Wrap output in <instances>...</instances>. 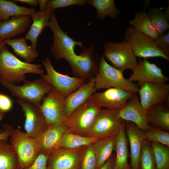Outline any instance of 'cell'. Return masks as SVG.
I'll return each mask as SVG.
<instances>
[{
	"instance_id": "obj_1",
	"label": "cell",
	"mask_w": 169,
	"mask_h": 169,
	"mask_svg": "<svg viewBox=\"0 0 169 169\" xmlns=\"http://www.w3.org/2000/svg\"><path fill=\"white\" fill-rule=\"evenodd\" d=\"M40 64H32L22 61L11 53L7 47L0 53V78L14 84L25 80V74H44Z\"/></svg>"
},
{
	"instance_id": "obj_2",
	"label": "cell",
	"mask_w": 169,
	"mask_h": 169,
	"mask_svg": "<svg viewBox=\"0 0 169 169\" xmlns=\"http://www.w3.org/2000/svg\"><path fill=\"white\" fill-rule=\"evenodd\" d=\"M99 66L98 72L95 77L96 91L116 87L133 94L138 93L139 88L137 84L125 78L123 71L109 64L103 55L100 57Z\"/></svg>"
},
{
	"instance_id": "obj_3",
	"label": "cell",
	"mask_w": 169,
	"mask_h": 169,
	"mask_svg": "<svg viewBox=\"0 0 169 169\" xmlns=\"http://www.w3.org/2000/svg\"><path fill=\"white\" fill-rule=\"evenodd\" d=\"M101 109L91 97L74 110L67 117L64 123L67 131L87 136Z\"/></svg>"
},
{
	"instance_id": "obj_4",
	"label": "cell",
	"mask_w": 169,
	"mask_h": 169,
	"mask_svg": "<svg viewBox=\"0 0 169 169\" xmlns=\"http://www.w3.org/2000/svg\"><path fill=\"white\" fill-rule=\"evenodd\" d=\"M18 85L9 83L0 78V84L18 99L31 102L40 107L45 95L51 90L52 86L41 78L33 81L25 80Z\"/></svg>"
},
{
	"instance_id": "obj_5",
	"label": "cell",
	"mask_w": 169,
	"mask_h": 169,
	"mask_svg": "<svg viewBox=\"0 0 169 169\" xmlns=\"http://www.w3.org/2000/svg\"><path fill=\"white\" fill-rule=\"evenodd\" d=\"M10 137V144L16 154L18 167L24 169L29 166L41 153L35 138L19 130H13Z\"/></svg>"
},
{
	"instance_id": "obj_6",
	"label": "cell",
	"mask_w": 169,
	"mask_h": 169,
	"mask_svg": "<svg viewBox=\"0 0 169 169\" xmlns=\"http://www.w3.org/2000/svg\"><path fill=\"white\" fill-rule=\"evenodd\" d=\"M49 27L53 34V42L50 47V52L56 59L66 60L76 55L74 49L77 45L85 48L83 42L74 40L69 36L66 32L62 30L58 24L54 11L51 16Z\"/></svg>"
},
{
	"instance_id": "obj_7",
	"label": "cell",
	"mask_w": 169,
	"mask_h": 169,
	"mask_svg": "<svg viewBox=\"0 0 169 169\" xmlns=\"http://www.w3.org/2000/svg\"><path fill=\"white\" fill-rule=\"evenodd\" d=\"M125 121L120 116L119 110L101 109L87 136L100 139L116 135Z\"/></svg>"
},
{
	"instance_id": "obj_8",
	"label": "cell",
	"mask_w": 169,
	"mask_h": 169,
	"mask_svg": "<svg viewBox=\"0 0 169 169\" xmlns=\"http://www.w3.org/2000/svg\"><path fill=\"white\" fill-rule=\"evenodd\" d=\"M100 57L92 45L83 49L80 54L66 60L70 65L74 77L83 79L85 83L95 77L99 70Z\"/></svg>"
},
{
	"instance_id": "obj_9",
	"label": "cell",
	"mask_w": 169,
	"mask_h": 169,
	"mask_svg": "<svg viewBox=\"0 0 169 169\" xmlns=\"http://www.w3.org/2000/svg\"><path fill=\"white\" fill-rule=\"evenodd\" d=\"M124 38L125 41L130 44L136 57L144 59L160 57L169 61V56L165 54L158 47L155 40L133 27L127 29Z\"/></svg>"
},
{
	"instance_id": "obj_10",
	"label": "cell",
	"mask_w": 169,
	"mask_h": 169,
	"mask_svg": "<svg viewBox=\"0 0 169 169\" xmlns=\"http://www.w3.org/2000/svg\"><path fill=\"white\" fill-rule=\"evenodd\" d=\"M103 55L113 66L123 71L133 70L137 61L129 43L125 40L120 43L109 42L104 45Z\"/></svg>"
},
{
	"instance_id": "obj_11",
	"label": "cell",
	"mask_w": 169,
	"mask_h": 169,
	"mask_svg": "<svg viewBox=\"0 0 169 169\" xmlns=\"http://www.w3.org/2000/svg\"><path fill=\"white\" fill-rule=\"evenodd\" d=\"M42 64L46 73L41 75V78L51 85L65 98L84 83L81 79L71 77L57 71L48 57L43 61Z\"/></svg>"
},
{
	"instance_id": "obj_12",
	"label": "cell",
	"mask_w": 169,
	"mask_h": 169,
	"mask_svg": "<svg viewBox=\"0 0 169 169\" xmlns=\"http://www.w3.org/2000/svg\"><path fill=\"white\" fill-rule=\"evenodd\" d=\"M65 99L53 87L43 99L40 109L48 127L65 121L67 117L65 109Z\"/></svg>"
},
{
	"instance_id": "obj_13",
	"label": "cell",
	"mask_w": 169,
	"mask_h": 169,
	"mask_svg": "<svg viewBox=\"0 0 169 169\" xmlns=\"http://www.w3.org/2000/svg\"><path fill=\"white\" fill-rule=\"evenodd\" d=\"M87 146L74 149H55L48 156V169H80L81 161Z\"/></svg>"
},
{
	"instance_id": "obj_14",
	"label": "cell",
	"mask_w": 169,
	"mask_h": 169,
	"mask_svg": "<svg viewBox=\"0 0 169 169\" xmlns=\"http://www.w3.org/2000/svg\"><path fill=\"white\" fill-rule=\"evenodd\" d=\"M16 102L24 113L25 133L35 138L47 127L46 121L40 107L29 102L18 99Z\"/></svg>"
},
{
	"instance_id": "obj_15",
	"label": "cell",
	"mask_w": 169,
	"mask_h": 169,
	"mask_svg": "<svg viewBox=\"0 0 169 169\" xmlns=\"http://www.w3.org/2000/svg\"><path fill=\"white\" fill-rule=\"evenodd\" d=\"M138 93L141 105L146 111L156 105L168 102L169 84L163 83H146L140 86Z\"/></svg>"
},
{
	"instance_id": "obj_16",
	"label": "cell",
	"mask_w": 169,
	"mask_h": 169,
	"mask_svg": "<svg viewBox=\"0 0 169 169\" xmlns=\"http://www.w3.org/2000/svg\"><path fill=\"white\" fill-rule=\"evenodd\" d=\"M132 71L129 79L137 82L138 86L148 82L166 83L169 79L163 74L161 69L146 59H140Z\"/></svg>"
},
{
	"instance_id": "obj_17",
	"label": "cell",
	"mask_w": 169,
	"mask_h": 169,
	"mask_svg": "<svg viewBox=\"0 0 169 169\" xmlns=\"http://www.w3.org/2000/svg\"><path fill=\"white\" fill-rule=\"evenodd\" d=\"M134 94L119 88L107 89L104 91L95 92L91 98L101 108L120 110L125 105Z\"/></svg>"
},
{
	"instance_id": "obj_18",
	"label": "cell",
	"mask_w": 169,
	"mask_h": 169,
	"mask_svg": "<svg viewBox=\"0 0 169 169\" xmlns=\"http://www.w3.org/2000/svg\"><path fill=\"white\" fill-rule=\"evenodd\" d=\"M119 113L123 120L133 123L143 131L150 128L146 111L142 106L136 94L131 97L123 108L119 110Z\"/></svg>"
},
{
	"instance_id": "obj_19",
	"label": "cell",
	"mask_w": 169,
	"mask_h": 169,
	"mask_svg": "<svg viewBox=\"0 0 169 169\" xmlns=\"http://www.w3.org/2000/svg\"><path fill=\"white\" fill-rule=\"evenodd\" d=\"M125 128L130 146L131 169H140V158L145 140L143 131L129 121H125Z\"/></svg>"
},
{
	"instance_id": "obj_20",
	"label": "cell",
	"mask_w": 169,
	"mask_h": 169,
	"mask_svg": "<svg viewBox=\"0 0 169 169\" xmlns=\"http://www.w3.org/2000/svg\"><path fill=\"white\" fill-rule=\"evenodd\" d=\"M67 131L64 122L48 127L35 138L41 153L48 156L57 148L61 137Z\"/></svg>"
},
{
	"instance_id": "obj_21",
	"label": "cell",
	"mask_w": 169,
	"mask_h": 169,
	"mask_svg": "<svg viewBox=\"0 0 169 169\" xmlns=\"http://www.w3.org/2000/svg\"><path fill=\"white\" fill-rule=\"evenodd\" d=\"M95 85V78L94 77L65 98V109L67 117L96 92Z\"/></svg>"
},
{
	"instance_id": "obj_22",
	"label": "cell",
	"mask_w": 169,
	"mask_h": 169,
	"mask_svg": "<svg viewBox=\"0 0 169 169\" xmlns=\"http://www.w3.org/2000/svg\"><path fill=\"white\" fill-rule=\"evenodd\" d=\"M32 23L31 17L28 15L14 16L0 23V39H11L24 33Z\"/></svg>"
},
{
	"instance_id": "obj_23",
	"label": "cell",
	"mask_w": 169,
	"mask_h": 169,
	"mask_svg": "<svg viewBox=\"0 0 169 169\" xmlns=\"http://www.w3.org/2000/svg\"><path fill=\"white\" fill-rule=\"evenodd\" d=\"M54 11L46 10L36 11L30 16L32 23L24 38L26 40L30 41L31 46L33 49L36 50L39 36L46 27H49L50 18Z\"/></svg>"
},
{
	"instance_id": "obj_24",
	"label": "cell",
	"mask_w": 169,
	"mask_h": 169,
	"mask_svg": "<svg viewBox=\"0 0 169 169\" xmlns=\"http://www.w3.org/2000/svg\"><path fill=\"white\" fill-rule=\"evenodd\" d=\"M125 121L116 135L115 149L116 154L113 169H131L128 162V139L125 131Z\"/></svg>"
},
{
	"instance_id": "obj_25",
	"label": "cell",
	"mask_w": 169,
	"mask_h": 169,
	"mask_svg": "<svg viewBox=\"0 0 169 169\" xmlns=\"http://www.w3.org/2000/svg\"><path fill=\"white\" fill-rule=\"evenodd\" d=\"M116 135L99 139L93 144L96 160V169L103 166L112 155L115 149Z\"/></svg>"
},
{
	"instance_id": "obj_26",
	"label": "cell",
	"mask_w": 169,
	"mask_h": 169,
	"mask_svg": "<svg viewBox=\"0 0 169 169\" xmlns=\"http://www.w3.org/2000/svg\"><path fill=\"white\" fill-rule=\"evenodd\" d=\"M149 124L168 131L169 130V109L166 103L156 105L146 111Z\"/></svg>"
},
{
	"instance_id": "obj_27",
	"label": "cell",
	"mask_w": 169,
	"mask_h": 169,
	"mask_svg": "<svg viewBox=\"0 0 169 169\" xmlns=\"http://www.w3.org/2000/svg\"><path fill=\"white\" fill-rule=\"evenodd\" d=\"M24 38L7 39L3 41L6 44L10 46L17 55L23 58L24 62L31 63L37 58L38 54L37 50L33 49L26 42Z\"/></svg>"
},
{
	"instance_id": "obj_28",
	"label": "cell",
	"mask_w": 169,
	"mask_h": 169,
	"mask_svg": "<svg viewBox=\"0 0 169 169\" xmlns=\"http://www.w3.org/2000/svg\"><path fill=\"white\" fill-rule=\"evenodd\" d=\"M35 12L34 8L19 6L13 1L0 0V23L8 20L10 17L30 16Z\"/></svg>"
},
{
	"instance_id": "obj_29",
	"label": "cell",
	"mask_w": 169,
	"mask_h": 169,
	"mask_svg": "<svg viewBox=\"0 0 169 169\" xmlns=\"http://www.w3.org/2000/svg\"><path fill=\"white\" fill-rule=\"evenodd\" d=\"M98 139L93 137L80 135L67 131L61 137L56 148L76 149L93 144Z\"/></svg>"
},
{
	"instance_id": "obj_30",
	"label": "cell",
	"mask_w": 169,
	"mask_h": 169,
	"mask_svg": "<svg viewBox=\"0 0 169 169\" xmlns=\"http://www.w3.org/2000/svg\"><path fill=\"white\" fill-rule=\"evenodd\" d=\"M129 24L136 30L156 40L159 35L152 25L147 13L144 11L137 12Z\"/></svg>"
},
{
	"instance_id": "obj_31",
	"label": "cell",
	"mask_w": 169,
	"mask_h": 169,
	"mask_svg": "<svg viewBox=\"0 0 169 169\" xmlns=\"http://www.w3.org/2000/svg\"><path fill=\"white\" fill-rule=\"evenodd\" d=\"M114 0H88L86 4L94 7L96 10V17L98 19H104L106 16L117 17L120 13L116 8Z\"/></svg>"
},
{
	"instance_id": "obj_32",
	"label": "cell",
	"mask_w": 169,
	"mask_h": 169,
	"mask_svg": "<svg viewBox=\"0 0 169 169\" xmlns=\"http://www.w3.org/2000/svg\"><path fill=\"white\" fill-rule=\"evenodd\" d=\"M17 157L12 146L6 140L0 141V169H17Z\"/></svg>"
},
{
	"instance_id": "obj_33",
	"label": "cell",
	"mask_w": 169,
	"mask_h": 169,
	"mask_svg": "<svg viewBox=\"0 0 169 169\" xmlns=\"http://www.w3.org/2000/svg\"><path fill=\"white\" fill-rule=\"evenodd\" d=\"M147 15L151 24L159 35L165 33L169 28L168 18L160 8H150Z\"/></svg>"
},
{
	"instance_id": "obj_34",
	"label": "cell",
	"mask_w": 169,
	"mask_h": 169,
	"mask_svg": "<svg viewBox=\"0 0 169 169\" xmlns=\"http://www.w3.org/2000/svg\"><path fill=\"white\" fill-rule=\"evenodd\" d=\"M156 169H169V147L151 143Z\"/></svg>"
},
{
	"instance_id": "obj_35",
	"label": "cell",
	"mask_w": 169,
	"mask_h": 169,
	"mask_svg": "<svg viewBox=\"0 0 169 169\" xmlns=\"http://www.w3.org/2000/svg\"><path fill=\"white\" fill-rule=\"evenodd\" d=\"M145 140L151 142L159 143L169 147V133L159 128L150 125L143 131Z\"/></svg>"
},
{
	"instance_id": "obj_36",
	"label": "cell",
	"mask_w": 169,
	"mask_h": 169,
	"mask_svg": "<svg viewBox=\"0 0 169 169\" xmlns=\"http://www.w3.org/2000/svg\"><path fill=\"white\" fill-rule=\"evenodd\" d=\"M140 169H156L151 143L145 140L141 155Z\"/></svg>"
},
{
	"instance_id": "obj_37",
	"label": "cell",
	"mask_w": 169,
	"mask_h": 169,
	"mask_svg": "<svg viewBox=\"0 0 169 169\" xmlns=\"http://www.w3.org/2000/svg\"><path fill=\"white\" fill-rule=\"evenodd\" d=\"M93 144L87 146L81 161L80 169H96V160Z\"/></svg>"
},
{
	"instance_id": "obj_38",
	"label": "cell",
	"mask_w": 169,
	"mask_h": 169,
	"mask_svg": "<svg viewBox=\"0 0 169 169\" xmlns=\"http://www.w3.org/2000/svg\"><path fill=\"white\" fill-rule=\"evenodd\" d=\"M87 0H47L46 10H54L59 8L67 7L73 5H83Z\"/></svg>"
},
{
	"instance_id": "obj_39",
	"label": "cell",
	"mask_w": 169,
	"mask_h": 169,
	"mask_svg": "<svg viewBox=\"0 0 169 169\" xmlns=\"http://www.w3.org/2000/svg\"><path fill=\"white\" fill-rule=\"evenodd\" d=\"M158 47L166 55L169 56V32L161 35L155 40Z\"/></svg>"
},
{
	"instance_id": "obj_40",
	"label": "cell",
	"mask_w": 169,
	"mask_h": 169,
	"mask_svg": "<svg viewBox=\"0 0 169 169\" xmlns=\"http://www.w3.org/2000/svg\"><path fill=\"white\" fill-rule=\"evenodd\" d=\"M48 156L44 153H40L33 162L24 169H48L47 162Z\"/></svg>"
},
{
	"instance_id": "obj_41",
	"label": "cell",
	"mask_w": 169,
	"mask_h": 169,
	"mask_svg": "<svg viewBox=\"0 0 169 169\" xmlns=\"http://www.w3.org/2000/svg\"><path fill=\"white\" fill-rule=\"evenodd\" d=\"M13 103L8 96L0 93V110L5 113L10 110L12 108Z\"/></svg>"
},
{
	"instance_id": "obj_42",
	"label": "cell",
	"mask_w": 169,
	"mask_h": 169,
	"mask_svg": "<svg viewBox=\"0 0 169 169\" xmlns=\"http://www.w3.org/2000/svg\"><path fill=\"white\" fill-rule=\"evenodd\" d=\"M3 125L4 130L0 133V141H7L13 129L10 125Z\"/></svg>"
},
{
	"instance_id": "obj_43",
	"label": "cell",
	"mask_w": 169,
	"mask_h": 169,
	"mask_svg": "<svg viewBox=\"0 0 169 169\" xmlns=\"http://www.w3.org/2000/svg\"><path fill=\"white\" fill-rule=\"evenodd\" d=\"M115 160V155L112 154L103 165L99 169H113Z\"/></svg>"
},
{
	"instance_id": "obj_44",
	"label": "cell",
	"mask_w": 169,
	"mask_h": 169,
	"mask_svg": "<svg viewBox=\"0 0 169 169\" xmlns=\"http://www.w3.org/2000/svg\"><path fill=\"white\" fill-rule=\"evenodd\" d=\"M13 2L27 4L33 7H36L38 4V0H13Z\"/></svg>"
},
{
	"instance_id": "obj_45",
	"label": "cell",
	"mask_w": 169,
	"mask_h": 169,
	"mask_svg": "<svg viewBox=\"0 0 169 169\" xmlns=\"http://www.w3.org/2000/svg\"><path fill=\"white\" fill-rule=\"evenodd\" d=\"M47 1V0H38L39 11H42L46 10Z\"/></svg>"
},
{
	"instance_id": "obj_46",
	"label": "cell",
	"mask_w": 169,
	"mask_h": 169,
	"mask_svg": "<svg viewBox=\"0 0 169 169\" xmlns=\"http://www.w3.org/2000/svg\"><path fill=\"white\" fill-rule=\"evenodd\" d=\"M6 47V44L4 41L0 39V53Z\"/></svg>"
},
{
	"instance_id": "obj_47",
	"label": "cell",
	"mask_w": 169,
	"mask_h": 169,
	"mask_svg": "<svg viewBox=\"0 0 169 169\" xmlns=\"http://www.w3.org/2000/svg\"><path fill=\"white\" fill-rule=\"evenodd\" d=\"M4 112L0 110V121L3 119L4 116ZM2 131L0 129V133L2 132Z\"/></svg>"
},
{
	"instance_id": "obj_48",
	"label": "cell",
	"mask_w": 169,
	"mask_h": 169,
	"mask_svg": "<svg viewBox=\"0 0 169 169\" xmlns=\"http://www.w3.org/2000/svg\"><path fill=\"white\" fill-rule=\"evenodd\" d=\"M17 169H20L18 167Z\"/></svg>"
}]
</instances>
